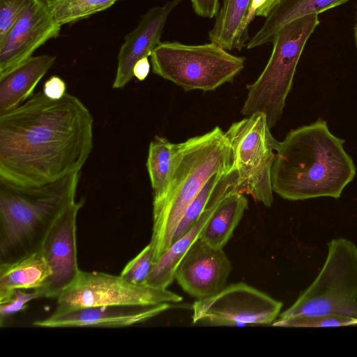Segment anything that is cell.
Returning a JSON list of instances; mask_svg holds the SVG:
<instances>
[{"label": "cell", "mask_w": 357, "mask_h": 357, "mask_svg": "<svg viewBox=\"0 0 357 357\" xmlns=\"http://www.w3.org/2000/svg\"><path fill=\"white\" fill-rule=\"evenodd\" d=\"M93 124L77 97L36 93L0 116V178L36 186L80 172L93 149Z\"/></svg>", "instance_id": "1"}, {"label": "cell", "mask_w": 357, "mask_h": 357, "mask_svg": "<svg viewBox=\"0 0 357 357\" xmlns=\"http://www.w3.org/2000/svg\"><path fill=\"white\" fill-rule=\"evenodd\" d=\"M153 263V252L149 243L126 265L120 275L131 284L144 285Z\"/></svg>", "instance_id": "26"}, {"label": "cell", "mask_w": 357, "mask_h": 357, "mask_svg": "<svg viewBox=\"0 0 357 357\" xmlns=\"http://www.w3.org/2000/svg\"><path fill=\"white\" fill-rule=\"evenodd\" d=\"M349 0H278L260 29L246 44L248 49L273 41L277 32L288 22L301 17L317 14L340 6Z\"/></svg>", "instance_id": "18"}, {"label": "cell", "mask_w": 357, "mask_h": 357, "mask_svg": "<svg viewBox=\"0 0 357 357\" xmlns=\"http://www.w3.org/2000/svg\"><path fill=\"white\" fill-rule=\"evenodd\" d=\"M282 303L245 282L227 285L218 293L197 299L192 304V322L215 326H244L272 324Z\"/></svg>", "instance_id": "10"}, {"label": "cell", "mask_w": 357, "mask_h": 357, "mask_svg": "<svg viewBox=\"0 0 357 357\" xmlns=\"http://www.w3.org/2000/svg\"><path fill=\"white\" fill-rule=\"evenodd\" d=\"M222 174L224 173H217L212 176L190 204L179 222L173 242L187 233L199 218L207 206L217 181Z\"/></svg>", "instance_id": "24"}, {"label": "cell", "mask_w": 357, "mask_h": 357, "mask_svg": "<svg viewBox=\"0 0 357 357\" xmlns=\"http://www.w3.org/2000/svg\"><path fill=\"white\" fill-rule=\"evenodd\" d=\"M319 24L318 15L311 14L288 22L277 32L266 66L247 87L248 92L241 109L243 115L261 112L271 128L276 125L282 117L305 43Z\"/></svg>", "instance_id": "5"}, {"label": "cell", "mask_w": 357, "mask_h": 357, "mask_svg": "<svg viewBox=\"0 0 357 357\" xmlns=\"http://www.w3.org/2000/svg\"><path fill=\"white\" fill-rule=\"evenodd\" d=\"M150 63L148 57H144L135 64L132 73L133 76L139 81L144 80L150 72Z\"/></svg>", "instance_id": "30"}, {"label": "cell", "mask_w": 357, "mask_h": 357, "mask_svg": "<svg viewBox=\"0 0 357 357\" xmlns=\"http://www.w3.org/2000/svg\"><path fill=\"white\" fill-rule=\"evenodd\" d=\"M176 144L167 138L155 136L149 147L146 168L153 201L160 200L165 195L173 172Z\"/></svg>", "instance_id": "22"}, {"label": "cell", "mask_w": 357, "mask_h": 357, "mask_svg": "<svg viewBox=\"0 0 357 357\" xmlns=\"http://www.w3.org/2000/svg\"><path fill=\"white\" fill-rule=\"evenodd\" d=\"M326 314L357 319V246L343 238L328 243L320 272L279 318Z\"/></svg>", "instance_id": "7"}, {"label": "cell", "mask_w": 357, "mask_h": 357, "mask_svg": "<svg viewBox=\"0 0 357 357\" xmlns=\"http://www.w3.org/2000/svg\"><path fill=\"white\" fill-rule=\"evenodd\" d=\"M278 0H266L256 13V16L266 17Z\"/></svg>", "instance_id": "31"}, {"label": "cell", "mask_w": 357, "mask_h": 357, "mask_svg": "<svg viewBox=\"0 0 357 357\" xmlns=\"http://www.w3.org/2000/svg\"><path fill=\"white\" fill-rule=\"evenodd\" d=\"M121 0H47L56 24H73L103 11Z\"/></svg>", "instance_id": "23"}, {"label": "cell", "mask_w": 357, "mask_h": 357, "mask_svg": "<svg viewBox=\"0 0 357 357\" xmlns=\"http://www.w3.org/2000/svg\"><path fill=\"white\" fill-rule=\"evenodd\" d=\"M33 0H0V40Z\"/></svg>", "instance_id": "27"}, {"label": "cell", "mask_w": 357, "mask_h": 357, "mask_svg": "<svg viewBox=\"0 0 357 357\" xmlns=\"http://www.w3.org/2000/svg\"><path fill=\"white\" fill-rule=\"evenodd\" d=\"M356 9H357V8H356ZM356 14H357V12H356ZM354 37H355L356 45L357 47V22H356V24L354 27Z\"/></svg>", "instance_id": "32"}, {"label": "cell", "mask_w": 357, "mask_h": 357, "mask_svg": "<svg viewBox=\"0 0 357 357\" xmlns=\"http://www.w3.org/2000/svg\"><path fill=\"white\" fill-rule=\"evenodd\" d=\"M238 174L233 167L222 174L217 181L206 208L190 229L174 241L153 263L144 284L167 289L175 280V273L181 260L199 238L201 232L222 199L231 190H238Z\"/></svg>", "instance_id": "15"}, {"label": "cell", "mask_w": 357, "mask_h": 357, "mask_svg": "<svg viewBox=\"0 0 357 357\" xmlns=\"http://www.w3.org/2000/svg\"><path fill=\"white\" fill-rule=\"evenodd\" d=\"M225 133L238 174V191L271 206L274 200L271 171L280 142L272 135L265 114L248 116L232 123Z\"/></svg>", "instance_id": "8"}, {"label": "cell", "mask_w": 357, "mask_h": 357, "mask_svg": "<svg viewBox=\"0 0 357 357\" xmlns=\"http://www.w3.org/2000/svg\"><path fill=\"white\" fill-rule=\"evenodd\" d=\"M183 298L167 289L136 285L121 275L79 271L75 280L56 298L54 313L110 305L178 303Z\"/></svg>", "instance_id": "9"}, {"label": "cell", "mask_w": 357, "mask_h": 357, "mask_svg": "<svg viewBox=\"0 0 357 357\" xmlns=\"http://www.w3.org/2000/svg\"><path fill=\"white\" fill-rule=\"evenodd\" d=\"M43 93L52 100H60L66 93V84L58 76H52L44 84Z\"/></svg>", "instance_id": "29"}, {"label": "cell", "mask_w": 357, "mask_h": 357, "mask_svg": "<svg viewBox=\"0 0 357 357\" xmlns=\"http://www.w3.org/2000/svg\"><path fill=\"white\" fill-rule=\"evenodd\" d=\"M80 172L36 186L0 178V264L39 250L54 221L71 204Z\"/></svg>", "instance_id": "4"}, {"label": "cell", "mask_w": 357, "mask_h": 357, "mask_svg": "<svg viewBox=\"0 0 357 357\" xmlns=\"http://www.w3.org/2000/svg\"><path fill=\"white\" fill-rule=\"evenodd\" d=\"M231 270L223 249L214 248L198 239L179 264L175 280L188 295L202 299L223 289Z\"/></svg>", "instance_id": "13"}, {"label": "cell", "mask_w": 357, "mask_h": 357, "mask_svg": "<svg viewBox=\"0 0 357 357\" xmlns=\"http://www.w3.org/2000/svg\"><path fill=\"white\" fill-rule=\"evenodd\" d=\"M183 0H171L154 6L143 15L138 25L126 35L118 54V65L113 89L123 88L132 78L137 61L151 56L160 43L167 20L172 11Z\"/></svg>", "instance_id": "16"}, {"label": "cell", "mask_w": 357, "mask_h": 357, "mask_svg": "<svg viewBox=\"0 0 357 357\" xmlns=\"http://www.w3.org/2000/svg\"><path fill=\"white\" fill-rule=\"evenodd\" d=\"M169 303L154 305H110L82 307L35 321V326L45 328H120L144 322L169 310Z\"/></svg>", "instance_id": "14"}, {"label": "cell", "mask_w": 357, "mask_h": 357, "mask_svg": "<svg viewBox=\"0 0 357 357\" xmlns=\"http://www.w3.org/2000/svg\"><path fill=\"white\" fill-rule=\"evenodd\" d=\"M234 156L225 132L218 126L176 144L173 172L165 196L153 202L150 241L154 262L170 247L190 204L212 176L233 168Z\"/></svg>", "instance_id": "3"}, {"label": "cell", "mask_w": 357, "mask_h": 357, "mask_svg": "<svg viewBox=\"0 0 357 357\" xmlns=\"http://www.w3.org/2000/svg\"><path fill=\"white\" fill-rule=\"evenodd\" d=\"M52 55L31 56L6 73L0 75V116L29 98L40 80L53 66Z\"/></svg>", "instance_id": "17"}, {"label": "cell", "mask_w": 357, "mask_h": 357, "mask_svg": "<svg viewBox=\"0 0 357 357\" xmlns=\"http://www.w3.org/2000/svg\"><path fill=\"white\" fill-rule=\"evenodd\" d=\"M84 203V199H80L68 206L54 221L41 243L39 251L52 271L44 285L36 290L41 297L56 298L80 271L77 259L76 222Z\"/></svg>", "instance_id": "11"}, {"label": "cell", "mask_w": 357, "mask_h": 357, "mask_svg": "<svg viewBox=\"0 0 357 357\" xmlns=\"http://www.w3.org/2000/svg\"><path fill=\"white\" fill-rule=\"evenodd\" d=\"M51 274L39 250L14 262L0 264V303L8 301L16 289L41 288Z\"/></svg>", "instance_id": "19"}, {"label": "cell", "mask_w": 357, "mask_h": 357, "mask_svg": "<svg viewBox=\"0 0 357 357\" xmlns=\"http://www.w3.org/2000/svg\"><path fill=\"white\" fill-rule=\"evenodd\" d=\"M38 298H41V296L36 290L25 292L23 289H16L8 301L0 303V326H6L10 317L26 308L27 303Z\"/></svg>", "instance_id": "28"}, {"label": "cell", "mask_w": 357, "mask_h": 357, "mask_svg": "<svg viewBox=\"0 0 357 357\" xmlns=\"http://www.w3.org/2000/svg\"><path fill=\"white\" fill-rule=\"evenodd\" d=\"M271 325L294 328L336 327L357 325V319L337 314L299 315L287 318H279Z\"/></svg>", "instance_id": "25"}, {"label": "cell", "mask_w": 357, "mask_h": 357, "mask_svg": "<svg viewBox=\"0 0 357 357\" xmlns=\"http://www.w3.org/2000/svg\"><path fill=\"white\" fill-rule=\"evenodd\" d=\"M152 71L185 91H214L231 82L243 69L245 58L213 43H160L151 54Z\"/></svg>", "instance_id": "6"}, {"label": "cell", "mask_w": 357, "mask_h": 357, "mask_svg": "<svg viewBox=\"0 0 357 357\" xmlns=\"http://www.w3.org/2000/svg\"><path fill=\"white\" fill-rule=\"evenodd\" d=\"M251 3L252 0H224L215 15L214 26L208 33L210 41L227 50L234 49Z\"/></svg>", "instance_id": "21"}, {"label": "cell", "mask_w": 357, "mask_h": 357, "mask_svg": "<svg viewBox=\"0 0 357 357\" xmlns=\"http://www.w3.org/2000/svg\"><path fill=\"white\" fill-rule=\"evenodd\" d=\"M344 142L321 119L291 130L276 151L271 171L273 192L290 201L338 199L356 173Z\"/></svg>", "instance_id": "2"}, {"label": "cell", "mask_w": 357, "mask_h": 357, "mask_svg": "<svg viewBox=\"0 0 357 357\" xmlns=\"http://www.w3.org/2000/svg\"><path fill=\"white\" fill-rule=\"evenodd\" d=\"M61 27L53 20L47 0H33L0 40V75L31 57L47 40L56 38Z\"/></svg>", "instance_id": "12"}, {"label": "cell", "mask_w": 357, "mask_h": 357, "mask_svg": "<svg viewBox=\"0 0 357 357\" xmlns=\"http://www.w3.org/2000/svg\"><path fill=\"white\" fill-rule=\"evenodd\" d=\"M248 208V202L244 194L238 190H231L215 208L199 239L214 248L223 249Z\"/></svg>", "instance_id": "20"}]
</instances>
